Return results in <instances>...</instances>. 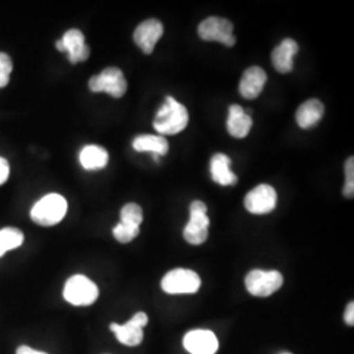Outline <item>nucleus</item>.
Masks as SVG:
<instances>
[{
	"label": "nucleus",
	"mask_w": 354,
	"mask_h": 354,
	"mask_svg": "<svg viewBox=\"0 0 354 354\" xmlns=\"http://www.w3.org/2000/svg\"><path fill=\"white\" fill-rule=\"evenodd\" d=\"M189 122L187 108L174 97H165V105L158 111L153 120V129L163 136H175L181 133Z\"/></svg>",
	"instance_id": "1"
},
{
	"label": "nucleus",
	"mask_w": 354,
	"mask_h": 354,
	"mask_svg": "<svg viewBox=\"0 0 354 354\" xmlns=\"http://www.w3.org/2000/svg\"><path fill=\"white\" fill-rule=\"evenodd\" d=\"M67 213V201L64 196L50 193L42 197L30 210V218L39 226H54L59 223Z\"/></svg>",
	"instance_id": "2"
},
{
	"label": "nucleus",
	"mask_w": 354,
	"mask_h": 354,
	"mask_svg": "<svg viewBox=\"0 0 354 354\" xmlns=\"http://www.w3.org/2000/svg\"><path fill=\"white\" fill-rule=\"evenodd\" d=\"M64 297L73 306H89L95 304L99 298V288L88 277L76 274L67 279Z\"/></svg>",
	"instance_id": "3"
},
{
	"label": "nucleus",
	"mask_w": 354,
	"mask_h": 354,
	"mask_svg": "<svg viewBox=\"0 0 354 354\" xmlns=\"http://www.w3.org/2000/svg\"><path fill=\"white\" fill-rule=\"evenodd\" d=\"M189 210V222L184 228V238L192 245H201L209 236L210 219L206 215L207 206L203 201H193Z\"/></svg>",
	"instance_id": "4"
},
{
	"label": "nucleus",
	"mask_w": 354,
	"mask_h": 354,
	"mask_svg": "<svg viewBox=\"0 0 354 354\" xmlns=\"http://www.w3.org/2000/svg\"><path fill=\"white\" fill-rule=\"evenodd\" d=\"M89 89L95 93L105 92L112 97L120 99L127 93V83L124 73L117 67L104 68L99 75L89 79Z\"/></svg>",
	"instance_id": "5"
},
{
	"label": "nucleus",
	"mask_w": 354,
	"mask_h": 354,
	"mask_svg": "<svg viewBox=\"0 0 354 354\" xmlns=\"http://www.w3.org/2000/svg\"><path fill=\"white\" fill-rule=\"evenodd\" d=\"M200 288V276L190 269L177 268L168 272L162 279V289L167 294H194Z\"/></svg>",
	"instance_id": "6"
},
{
	"label": "nucleus",
	"mask_w": 354,
	"mask_h": 354,
	"mask_svg": "<svg viewBox=\"0 0 354 354\" xmlns=\"http://www.w3.org/2000/svg\"><path fill=\"white\" fill-rule=\"evenodd\" d=\"M283 283V277L277 270L254 269L245 277V288L254 297L266 298L276 291Z\"/></svg>",
	"instance_id": "7"
},
{
	"label": "nucleus",
	"mask_w": 354,
	"mask_h": 354,
	"mask_svg": "<svg viewBox=\"0 0 354 354\" xmlns=\"http://www.w3.org/2000/svg\"><path fill=\"white\" fill-rule=\"evenodd\" d=\"M198 36L203 41L221 42L227 48L234 46L236 42V38L234 36L232 23L227 19L216 16H212L203 20L198 26Z\"/></svg>",
	"instance_id": "8"
},
{
	"label": "nucleus",
	"mask_w": 354,
	"mask_h": 354,
	"mask_svg": "<svg viewBox=\"0 0 354 354\" xmlns=\"http://www.w3.org/2000/svg\"><path fill=\"white\" fill-rule=\"evenodd\" d=\"M244 206L252 214H268L277 206V192L268 184H260L245 196Z\"/></svg>",
	"instance_id": "9"
},
{
	"label": "nucleus",
	"mask_w": 354,
	"mask_h": 354,
	"mask_svg": "<svg viewBox=\"0 0 354 354\" xmlns=\"http://www.w3.org/2000/svg\"><path fill=\"white\" fill-rule=\"evenodd\" d=\"M149 323V317L145 313H137L127 323L120 324H111V330L113 332L117 340L127 345V346H137L143 340V328Z\"/></svg>",
	"instance_id": "10"
},
{
	"label": "nucleus",
	"mask_w": 354,
	"mask_h": 354,
	"mask_svg": "<svg viewBox=\"0 0 354 354\" xmlns=\"http://www.w3.org/2000/svg\"><path fill=\"white\" fill-rule=\"evenodd\" d=\"M183 344L190 354H215L219 348L214 332L209 329L189 330L185 335Z\"/></svg>",
	"instance_id": "11"
},
{
	"label": "nucleus",
	"mask_w": 354,
	"mask_h": 354,
	"mask_svg": "<svg viewBox=\"0 0 354 354\" xmlns=\"http://www.w3.org/2000/svg\"><path fill=\"white\" fill-rule=\"evenodd\" d=\"M163 24L156 19H150L137 26L134 32V41L145 54H151L156 42L163 36Z\"/></svg>",
	"instance_id": "12"
},
{
	"label": "nucleus",
	"mask_w": 354,
	"mask_h": 354,
	"mask_svg": "<svg viewBox=\"0 0 354 354\" xmlns=\"http://www.w3.org/2000/svg\"><path fill=\"white\" fill-rule=\"evenodd\" d=\"M64 51L68 54V61L73 64L87 61L89 57V46L84 41V35L79 29H70L61 38Z\"/></svg>",
	"instance_id": "13"
},
{
	"label": "nucleus",
	"mask_w": 354,
	"mask_h": 354,
	"mask_svg": "<svg viewBox=\"0 0 354 354\" xmlns=\"http://www.w3.org/2000/svg\"><path fill=\"white\" fill-rule=\"evenodd\" d=\"M266 83V73L259 66H252L241 76L239 92L244 99L253 100L260 96Z\"/></svg>",
	"instance_id": "14"
},
{
	"label": "nucleus",
	"mask_w": 354,
	"mask_h": 354,
	"mask_svg": "<svg viewBox=\"0 0 354 354\" xmlns=\"http://www.w3.org/2000/svg\"><path fill=\"white\" fill-rule=\"evenodd\" d=\"M252 127L251 111H244L241 105H231L228 109L227 130L234 138H245Z\"/></svg>",
	"instance_id": "15"
},
{
	"label": "nucleus",
	"mask_w": 354,
	"mask_h": 354,
	"mask_svg": "<svg viewBox=\"0 0 354 354\" xmlns=\"http://www.w3.org/2000/svg\"><path fill=\"white\" fill-rule=\"evenodd\" d=\"M298 50V44L294 39L285 38L272 53V64L274 68L281 74L291 73L294 67V55Z\"/></svg>",
	"instance_id": "16"
},
{
	"label": "nucleus",
	"mask_w": 354,
	"mask_h": 354,
	"mask_svg": "<svg viewBox=\"0 0 354 354\" xmlns=\"http://www.w3.org/2000/svg\"><path fill=\"white\" fill-rule=\"evenodd\" d=\"M231 159L225 153H215L210 162V172L212 178L215 183L223 187L235 185L238 183V177L231 171Z\"/></svg>",
	"instance_id": "17"
},
{
	"label": "nucleus",
	"mask_w": 354,
	"mask_h": 354,
	"mask_svg": "<svg viewBox=\"0 0 354 354\" xmlns=\"http://www.w3.org/2000/svg\"><path fill=\"white\" fill-rule=\"evenodd\" d=\"M324 114V105L317 99H310L304 102L295 113L297 124L302 129L315 127Z\"/></svg>",
	"instance_id": "18"
},
{
	"label": "nucleus",
	"mask_w": 354,
	"mask_h": 354,
	"mask_svg": "<svg viewBox=\"0 0 354 354\" xmlns=\"http://www.w3.org/2000/svg\"><path fill=\"white\" fill-rule=\"evenodd\" d=\"M79 160L84 169L97 171V169H102L104 167H106L108 160H109V155H108V151L100 146L89 145L80 151Z\"/></svg>",
	"instance_id": "19"
},
{
	"label": "nucleus",
	"mask_w": 354,
	"mask_h": 354,
	"mask_svg": "<svg viewBox=\"0 0 354 354\" xmlns=\"http://www.w3.org/2000/svg\"><path fill=\"white\" fill-rule=\"evenodd\" d=\"M133 147L138 152H151L152 155L163 156L165 155L169 146L165 137L162 136H140L133 140Z\"/></svg>",
	"instance_id": "20"
},
{
	"label": "nucleus",
	"mask_w": 354,
	"mask_h": 354,
	"mask_svg": "<svg viewBox=\"0 0 354 354\" xmlns=\"http://www.w3.org/2000/svg\"><path fill=\"white\" fill-rule=\"evenodd\" d=\"M24 243V234L15 227H6L0 230V257L8 251L16 250Z\"/></svg>",
	"instance_id": "21"
},
{
	"label": "nucleus",
	"mask_w": 354,
	"mask_h": 354,
	"mask_svg": "<svg viewBox=\"0 0 354 354\" xmlns=\"http://www.w3.org/2000/svg\"><path fill=\"white\" fill-rule=\"evenodd\" d=\"M143 221V212L142 207L137 203H127L122 210H121V222L131 225V226H138Z\"/></svg>",
	"instance_id": "22"
},
{
	"label": "nucleus",
	"mask_w": 354,
	"mask_h": 354,
	"mask_svg": "<svg viewBox=\"0 0 354 354\" xmlns=\"http://www.w3.org/2000/svg\"><path fill=\"white\" fill-rule=\"evenodd\" d=\"M140 231L138 226H131V225L120 222L113 228V236L115 238V241L127 244V243L134 241L140 235Z\"/></svg>",
	"instance_id": "23"
},
{
	"label": "nucleus",
	"mask_w": 354,
	"mask_h": 354,
	"mask_svg": "<svg viewBox=\"0 0 354 354\" xmlns=\"http://www.w3.org/2000/svg\"><path fill=\"white\" fill-rule=\"evenodd\" d=\"M342 193L346 198H353L354 194V159L351 156L345 163V185Z\"/></svg>",
	"instance_id": "24"
},
{
	"label": "nucleus",
	"mask_w": 354,
	"mask_h": 354,
	"mask_svg": "<svg viewBox=\"0 0 354 354\" xmlns=\"http://www.w3.org/2000/svg\"><path fill=\"white\" fill-rule=\"evenodd\" d=\"M12 67V59L10 58V55L6 53H0V88H4L10 83Z\"/></svg>",
	"instance_id": "25"
},
{
	"label": "nucleus",
	"mask_w": 354,
	"mask_h": 354,
	"mask_svg": "<svg viewBox=\"0 0 354 354\" xmlns=\"http://www.w3.org/2000/svg\"><path fill=\"white\" fill-rule=\"evenodd\" d=\"M10 176V165L4 158H0V185L7 181Z\"/></svg>",
	"instance_id": "26"
},
{
	"label": "nucleus",
	"mask_w": 354,
	"mask_h": 354,
	"mask_svg": "<svg viewBox=\"0 0 354 354\" xmlns=\"http://www.w3.org/2000/svg\"><path fill=\"white\" fill-rule=\"evenodd\" d=\"M344 319H345V323L348 326H353L354 324V304L351 302L348 304L346 310H345V314H344Z\"/></svg>",
	"instance_id": "27"
},
{
	"label": "nucleus",
	"mask_w": 354,
	"mask_h": 354,
	"mask_svg": "<svg viewBox=\"0 0 354 354\" xmlns=\"http://www.w3.org/2000/svg\"><path fill=\"white\" fill-rule=\"evenodd\" d=\"M16 354H48L45 353V352H39V351H36V349H33V348H30V346H26V345H23V346H20L17 351H16Z\"/></svg>",
	"instance_id": "28"
},
{
	"label": "nucleus",
	"mask_w": 354,
	"mask_h": 354,
	"mask_svg": "<svg viewBox=\"0 0 354 354\" xmlns=\"http://www.w3.org/2000/svg\"><path fill=\"white\" fill-rule=\"evenodd\" d=\"M285 354H290V353H285Z\"/></svg>",
	"instance_id": "29"
}]
</instances>
